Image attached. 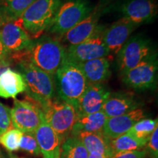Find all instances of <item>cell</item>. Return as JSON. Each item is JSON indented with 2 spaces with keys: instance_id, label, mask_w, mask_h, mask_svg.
Masks as SVG:
<instances>
[{
  "instance_id": "6da1fadb",
  "label": "cell",
  "mask_w": 158,
  "mask_h": 158,
  "mask_svg": "<svg viewBox=\"0 0 158 158\" xmlns=\"http://www.w3.org/2000/svg\"><path fill=\"white\" fill-rule=\"evenodd\" d=\"M13 58L26 59L43 71L54 76L65 59V48L57 40L48 35L32 40L24 51L13 54Z\"/></svg>"
},
{
  "instance_id": "7a4b0ae2",
  "label": "cell",
  "mask_w": 158,
  "mask_h": 158,
  "mask_svg": "<svg viewBox=\"0 0 158 158\" xmlns=\"http://www.w3.org/2000/svg\"><path fill=\"white\" fill-rule=\"evenodd\" d=\"M17 68L27 84V92L40 108L55 98L54 77L26 59H17Z\"/></svg>"
},
{
  "instance_id": "3957f363",
  "label": "cell",
  "mask_w": 158,
  "mask_h": 158,
  "mask_svg": "<svg viewBox=\"0 0 158 158\" xmlns=\"http://www.w3.org/2000/svg\"><path fill=\"white\" fill-rule=\"evenodd\" d=\"M54 78L59 98L76 108L79 99L89 85L78 64L64 59Z\"/></svg>"
},
{
  "instance_id": "277c9868",
  "label": "cell",
  "mask_w": 158,
  "mask_h": 158,
  "mask_svg": "<svg viewBox=\"0 0 158 158\" xmlns=\"http://www.w3.org/2000/svg\"><path fill=\"white\" fill-rule=\"evenodd\" d=\"M62 4V0H36L24 11L20 21L28 34L38 37L48 29Z\"/></svg>"
},
{
  "instance_id": "5b68a950",
  "label": "cell",
  "mask_w": 158,
  "mask_h": 158,
  "mask_svg": "<svg viewBox=\"0 0 158 158\" xmlns=\"http://www.w3.org/2000/svg\"><path fill=\"white\" fill-rule=\"evenodd\" d=\"M94 7L89 0H65L61 4L48 30L63 36L87 17Z\"/></svg>"
},
{
  "instance_id": "8992f818",
  "label": "cell",
  "mask_w": 158,
  "mask_h": 158,
  "mask_svg": "<svg viewBox=\"0 0 158 158\" xmlns=\"http://www.w3.org/2000/svg\"><path fill=\"white\" fill-rule=\"evenodd\" d=\"M41 109L45 121L64 142L65 139L70 136L73 127L78 118L76 108L59 98H54L43 106Z\"/></svg>"
},
{
  "instance_id": "52a82bcc",
  "label": "cell",
  "mask_w": 158,
  "mask_h": 158,
  "mask_svg": "<svg viewBox=\"0 0 158 158\" xmlns=\"http://www.w3.org/2000/svg\"><path fill=\"white\" fill-rule=\"evenodd\" d=\"M157 70V54L154 52L120 76L122 81L128 87L137 91H145L156 87Z\"/></svg>"
},
{
  "instance_id": "ba28073f",
  "label": "cell",
  "mask_w": 158,
  "mask_h": 158,
  "mask_svg": "<svg viewBox=\"0 0 158 158\" xmlns=\"http://www.w3.org/2000/svg\"><path fill=\"white\" fill-rule=\"evenodd\" d=\"M154 52L149 40L141 35L129 37L116 54L118 73L122 75L133 68Z\"/></svg>"
},
{
  "instance_id": "9c48e42d",
  "label": "cell",
  "mask_w": 158,
  "mask_h": 158,
  "mask_svg": "<svg viewBox=\"0 0 158 158\" xmlns=\"http://www.w3.org/2000/svg\"><path fill=\"white\" fill-rule=\"evenodd\" d=\"M12 127L22 133H34L44 121L43 110L32 100H20L14 99L13 107L10 109Z\"/></svg>"
},
{
  "instance_id": "30bf717a",
  "label": "cell",
  "mask_w": 158,
  "mask_h": 158,
  "mask_svg": "<svg viewBox=\"0 0 158 158\" xmlns=\"http://www.w3.org/2000/svg\"><path fill=\"white\" fill-rule=\"evenodd\" d=\"M113 0H100L92 12L76 27L63 35V40L69 45H77L86 40L102 29L99 21L102 13L110 8Z\"/></svg>"
},
{
  "instance_id": "8fae6325",
  "label": "cell",
  "mask_w": 158,
  "mask_h": 158,
  "mask_svg": "<svg viewBox=\"0 0 158 158\" xmlns=\"http://www.w3.org/2000/svg\"><path fill=\"white\" fill-rule=\"evenodd\" d=\"M0 40L6 52L13 55L24 51L32 39L20 19L5 20L0 17Z\"/></svg>"
},
{
  "instance_id": "7c38bea8",
  "label": "cell",
  "mask_w": 158,
  "mask_h": 158,
  "mask_svg": "<svg viewBox=\"0 0 158 158\" xmlns=\"http://www.w3.org/2000/svg\"><path fill=\"white\" fill-rule=\"evenodd\" d=\"M104 29V28H103ZM102 29L89 38L65 49V60L80 64L92 59L110 56L102 38Z\"/></svg>"
},
{
  "instance_id": "4fadbf2b",
  "label": "cell",
  "mask_w": 158,
  "mask_h": 158,
  "mask_svg": "<svg viewBox=\"0 0 158 158\" xmlns=\"http://www.w3.org/2000/svg\"><path fill=\"white\" fill-rule=\"evenodd\" d=\"M157 7L156 0H122L117 9L122 17L139 26L155 19Z\"/></svg>"
},
{
  "instance_id": "5bb4252c",
  "label": "cell",
  "mask_w": 158,
  "mask_h": 158,
  "mask_svg": "<svg viewBox=\"0 0 158 158\" xmlns=\"http://www.w3.org/2000/svg\"><path fill=\"white\" fill-rule=\"evenodd\" d=\"M138 27V25L130 20L122 17L107 28L103 29L101 33L102 38L110 55L118 54Z\"/></svg>"
},
{
  "instance_id": "9a60e30c",
  "label": "cell",
  "mask_w": 158,
  "mask_h": 158,
  "mask_svg": "<svg viewBox=\"0 0 158 158\" xmlns=\"http://www.w3.org/2000/svg\"><path fill=\"white\" fill-rule=\"evenodd\" d=\"M110 94L109 89L103 84H89L77 104L78 117L100 111Z\"/></svg>"
},
{
  "instance_id": "2e32d148",
  "label": "cell",
  "mask_w": 158,
  "mask_h": 158,
  "mask_svg": "<svg viewBox=\"0 0 158 158\" xmlns=\"http://www.w3.org/2000/svg\"><path fill=\"white\" fill-rule=\"evenodd\" d=\"M145 117L144 110L139 108L123 115L107 118L102 133L108 139H115L127 133L136 122Z\"/></svg>"
},
{
  "instance_id": "e0dca14e",
  "label": "cell",
  "mask_w": 158,
  "mask_h": 158,
  "mask_svg": "<svg viewBox=\"0 0 158 158\" xmlns=\"http://www.w3.org/2000/svg\"><path fill=\"white\" fill-rule=\"evenodd\" d=\"M34 135L43 158H60L63 142L45 120L34 132Z\"/></svg>"
},
{
  "instance_id": "ac0fdd59",
  "label": "cell",
  "mask_w": 158,
  "mask_h": 158,
  "mask_svg": "<svg viewBox=\"0 0 158 158\" xmlns=\"http://www.w3.org/2000/svg\"><path fill=\"white\" fill-rule=\"evenodd\" d=\"M141 103L133 94L130 93L110 92L102 108V111L107 118L114 117L127 114L139 108Z\"/></svg>"
},
{
  "instance_id": "d6986e66",
  "label": "cell",
  "mask_w": 158,
  "mask_h": 158,
  "mask_svg": "<svg viewBox=\"0 0 158 158\" xmlns=\"http://www.w3.org/2000/svg\"><path fill=\"white\" fill-rule=\"evenodd\" d=\"M109 56L101 57L78 64L89 84H103L111 75Z\"/></svg>"
},
{
  "instance_id": "ffe728a7",
  "label": "cell",
  "mask_w": 158,
  "mask_h": 158,
  "mask_svg": "<svg viewBox=\"0 0 158 158\" xmlns=\"http://www.w3.org/2000/svg\"><path fill=\"white\" fill-rule=\"evenodd\" d=\"M27 84L22 75L16 70L7 68L0 73V97L16 99L17 95L27 91Z\"/></svg>"
},
{
  "instance_id": "44dd1931",
  "label": "cell",
  "mask_w": 158,
  "mask_h": 158,
  "mask_svg": "<svg viewBox=\"0 0 158 158\" xmlns=\"http://www.w3.org/2000/svg\"><path fill=\"white\" fill-rule=\"evenodd\" d=\"M88 151L89 153H99L101 155H113L110 147V139L103 133H87L80 132L75 134Z\"/></svg>"
},
{
  "instance_id": "7402d4cb",
  "label": "cell",
  "mask_w": 158,
  "mask_h": 158,
  "mask_svg": "<svg viewBox=\"0 0 158 158\" xmlns=\"http://www.w3.org/2000/svg\"><path fill=\"white\" fill-rule=\"evenodd\" d=\"M107 117L102 110L97 113L78 116L75 122L70 136L80 132L102 133Z\"/></svg>"
},
{
  "instance_id": "603a6c76",
  "label": "cell",
  "mask_w": 158,
  "mask_h": 158,
  "mask_svg": "<svg viewBox=\"0 0 158 158\" xmlns=\"http://www.w3.org/2000/svg\"><path fill=\"white\" fill-rule=\"evenodd\" d=\"M147 142L139 141L133 136L125 133L115 139L110 140V147L112 153L141 150L147 146Z\"/></svg>"
},
{
  "instance_id": "cb8c5ba5",
  "label": "cell",
  "mask_w": 158,
  "mask_h": 158,
  "mask_svg": "<svg viewBox=\"0 0 158 158\" xmlns=\"http://www.w3.org/2000/svg\"><path fill=\"white\" fill-rule=\"evenodd\" d=\"M89 152L78 138L69 136L61 146L60 158H88Z\"/></svg>"
},
{
  "instance_id": "d4e9b609",
  "label": "cell",
  "mask_w": 158,
  "mask_h": 158,
  "mask_svg": "<svg viewBox=\"0 0 158 158\" xmlns=\"http://www.w3.org/2000/svg\"><path fill=\"white\" fill-rule=\"evenodd\" d=\"M36 0H5L2 5L3 13L0 15L5 20H17Z\"/></svg>"
},
{
  "instance_id": "484cf974",
  "label": "cell",
  "mask_w": 158,
  "mask_h": 158,
  "mask_svg": "<svg viewBox=\"0 0 158 158\" xmlns=\"http://www.w3.org/2000/svg\"><path fill=\"white\" fill-rule=\"evenodd\" d=\"M157 127H158L157 118H142L134 124L128 130L127 134L133 136L139 141L148 142L150 135Z\"/></svg>"
},
{
  "instance_id": "4316f807",
  "label": "cell",
  "mask_w": 158,
  "mask_h": 158,
  "mask_svg": "<svg viewBox=\"0 0 158 158\" xmlns=\"http://www.w3.org/2000/svg\"><path fill=\"white\" fill-rule=\"evenodd\" d=\"M23 134L21 130L10 128L0 135V144L10 152L18 151Z\"/></svg>"
},
{
  "instance_id": "83f0119b",
  "label": "cell",
  "mask_w": 158,
  "mask_h": 158,
  "mask_svg": "<svg viewBox=\"0 0 158 158\" xmlns=\"http://www.w3.org/2000/svg\"><path fill=\"white\" fill-rule=\"evenodd\" d=\"M19 149L33 155L39 156L41 154L34 133H24L23 134L20 142Z\"/></svg>"
},
{
  "instance_id": "f1b7e54d",
  "label": "cell",
  "mask_w": 158,
  "mask_h": 158,
  "mask_svg": "<svg viewBox=\"0 0 158 158\" xmlns=\"http://www.w3.org/2000/svg\"><path fill=\"white\" fill-rule=\"evenodd\" d=\"M12 128L10 108L0 102V135Z\"/></svg>"
},
{
  "instance_id": "f546056e",
  "label": "cell",
  "mask_w": 158,
  "mask_h": 158,
  "mask_svg": "<svg viewBox=\"0 0 158 158\" xmlns=\"http://www.w3.org/2000/svg\"><path fill=\"white\" fill-rule=\"evenodd\" d=\"M147 149L153 158H158V127L150 135L147 143Z\"/></svg>"
},
{
  "instance_id": "4dcf8cb0",
  "label": "cell",
  "mask_w": 158,
  "mask_h": 158,
  "mask_svg": "<svg viewBox=\"0 0 158 158\" xmlns=\"http://www.w3.org/2000/svg\"><path fill=\"white\" fill-rule=\"evenodd\" d=\"M147 150L141 149L137 151L122 152L114 154L110 158H144L147 155Z\"/></svg>"
},
{
  "instance_id": "1f68e13d",
  "label": "cell",
  "mask_w": 158,
  "mask_h": 158,
  "mask_svg": "<svg viewBox=\"0 0 158 158\" xmlns=\"http://www.w3.org/2000/svg\"><path fill=\"white\" fill-rule=\"evenodd\" d=\"M8 56L9 54L6 52L2 43L0 40V68L8 64Z\"/></svg>"
},
{
  "instance_id": "d6a6232c",
  "label": "cell",
  "mask_w": 158,
  "mask_h": 158,
  "mask_svg": "<svg viewBox=\"0 0 158 158\" xmlns=\"http://www.w3.org/2000/svg\"><path fill=\"white\" fill-rule=\"evenodd\" d=\"M112 156L106 155H101L99 153H89L88 158H110Z\"/></svg>"
},
{
  "instance_id": "836d02e7",
  "label": "cell",
  "mask_w": 158,
  "mask_h": 158,
  "mask_svg": "<svg viewBox=\"0 0 158 158\" xmlns=\"http://www.w3.org/2000/svg\"><path fill=\"white\" fill-rule=\"evenodd\" d=\"M0 158H7V157H6V155H5V154L2 152V151L1 149H0Z\"/></svg>"
},
{
  "instance_id": "e575fe53",
  "label": "cell",
  "mask_w": 158,
  "mask_h": 158,
  "mask_svg": "<svg viewBox=\"0 0 158 158\" xmlns=\"http://www.w3.org/2000/svg\"><path fill=\"white\" fill-rule=\"evenodd\" d=\"M5 2V0H0V5L2 6V5L4 4V2Z\"/></svg>"
},
{
  "instance_id": "d590c367",
  "label": "cell",
  "mask_w": 158,
  "mask_h": 158,
  "mask_svg": "<svg viewBox=\"0 0 158 158\" xmlns=\"http://www.w3.org/2000/svg\"></svg>"
}]
</instances>
